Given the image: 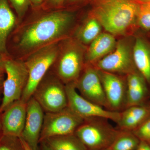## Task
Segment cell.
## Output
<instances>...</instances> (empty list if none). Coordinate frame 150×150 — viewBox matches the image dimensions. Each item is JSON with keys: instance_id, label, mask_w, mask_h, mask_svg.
I'll return each mask as SVG.
<instances>
[{"instance_id": "obj_36", "label": "cell", "mask_w": 150, "mask_h": 150, "mask_svg": "<svg viewBox=\"0 0 150 150\" xmlns=\"http://www.w3.org/2000/svg\"><path fill=\"white\" fill-rule=\"evenodd\" d=\"M2 112L0 111V135H3L1 121V116Z\"/></svg>"}, {"instance_id": "obj_30", "label": "cell", "mask_w": 150, "mask_h": 150, "mask_svg": "<svg viewBox=\"0 0 150 150\" xmlns=\"http://www.w3.org/2000/svg\"><path fill=\"white\" fill-rule=\"evenodd\" d=\"M19 138L24 150H33L24 140L21 137H19Z\"/></svg>"}, {"instance_id": "obj_27", "label": "cell", "mask_w": 150, "mask_h": 150, "mask_svg": "<svg viewBox=\"0 0 150 150\" xmlns=\"http://www.w3.org/2000/svg\"><path fill=\"white\" fill-rule=\"evenodd\" d=\"M136 150H150V144L147 142L140 141Z\"/></svg>"}, {"instance_id": "obj_15", "label": "cell", "mask_w": 150, "mask_h": 150, "mask_svg": "<svg viewBox=\"0 0 150 150\" xmlns=\"http://www.w3.org/2000/svg\"><path fill=\"white\" fill-rule=\"evenodd\" d=\"M127 108L145 104L150 100V90L144 78L138 71L126 76Z\"/></svg>"}, {"instance_id": "obj_8", "label": "cell", "mask_w": 150, "mask_h": 150, "mask_svg": "<svg viewBox=\"0 0 150 150\" xmlns=\"http://www.w3.org/2000/svg\"><path fill=\"white\" fill-rule=\"evenodd\" d=\"M78 46L76 44L66 46L54 63V73L65 85L75 83L84 68L82 53Z\"/></svg>"}, {"instance_id": "obj_33", "label": "cell", "mask_w": 150, "mask_h": 150, "mask_svg": "<svg viewBox=\"0 0 150 150\" xmlns=\"http://www.w3.org/2000/svg\"><path fill=\"white\" fill-rule=\"evenodd\" d=\"M42 142L41 150H53L47 144L46 142Z\"/></svg>"}, {"instance_id": "obj_26", "label": "cell", "mask_w": 150, "mask_h": 150, "mask_svg": "<svg viewBox=\"0 0 150 150\" xmlns=\"http://www.w3.org/2000/svg\"><path fill=\"white\" fill-rule=\"evenodd\" d=\"M66 0H46L42 6L43 8L57 9L60 8L64 5Z\"/></svg>"}, {"instance_id": "obj_14", "label": "cell", "mask_w": 150, "mask_h": 150, "mask_svg": "<svg viewBox=\"0 0 150 150\" xmlns=\"http://www.w3.org/2000/svg\"><path fill=\"white\" fill-rule=\"evenodd\" d=\"M27 112V103L21 99L10 105L2 112L3 135L20 137L24 129Z\"/></svg>"}, {"instance_id": "obj_39", "label": "cell", "mask_w": 150, "mask_h": 150, "mask_svg": "<svg viewBox=\"0 0 150 150\" xmlns=\"http://www.w3.org/2000/svg\"></svg>"}, {"instance_id": "obj_23", "label": "cell", "mask_w": 150, "mask_h": 150, "mask_svg": "<svg viewBox=\"0 0 150 150\" xmlns=\"http://www.w3.org/2000/svg\"><path fill=\"white\" fill-rule=\"evenodd\" d=\"M137 23L142 29L150 31V8L147 4H140Z\"/></svg>"}, {"instance_id": "obj_25", "label": "cell", "mask_w": 150, "mask_h": 150, "mask_svg": "<svg viewBox=\"0 0 150 150\" xmlns=\"http://www.w3.org/2000/svg\"><path fill=\"white\" fill-rule=\"evenodd\" d=\"M132 132L140 141L150 144V116L141 126Z\"/></svg>"}, {"instance_id": "obj_18", "label": "cell", "mask_w": 150, "mask_h": 150, "mask_svg": "<svg viewBox=\"0 0 150 150\" xmlns=\"http://www.w3.org/2000/svg\"><path fill=\"white\" fill-rule=\"evenodd\" d=\"M16 22V17L8 0H0V54L3 56L8 55L7 41Z\"/></svg>"}, {"instance_id": "obj_10", "label": "cell", "mask_w": 150, "mask_h": 150, "mask_svg": "<svg viewBox=\"0 0 150 150\" xmlns=\"http://www.w3.org/2000/svg\"><path fill=\"white\" fill-rule=\"evenodd\" d=\"M98 70L119 76H126L137 71L133 58V50L124 42H120L113 52L98 61Z\"/></svg>"}, {"instance_id": "obj_12", "label": "cell", "mask_w": 150, "mask_h": 150, "mask_svg": "<svg viewBox=\"0 0 150 150\" xmlns=\"http://www.w3.org/2000/svg\"><path fill=\"white\" fill-rule=\"evenodd\" d=\"M74 84L81 96L108 110L102 82L96 68L86 66Z\"/></svg>"}, {"instance_id": "obj_5", "label": "cell", "mask_w": 150, "mask_h": 150, "mask_svg": "<svg viewBox=\"0 0 150 150\" xmlns=\"http://www.w3.org/2000/svg\"><path fill=\"white\" fill-rule=\"evenodd\" d=\"M4 68L7 77L3 83V96L0 105L1 112L13 103L21 99L28 80V72L23 61L6 56Z\"/></svg>"}, {"instance_id": "obj_9", "label": "cell", "mask_w": 150, "mask_h": 150, "mask_svg": "<svg viewBox=\"0 0 150 150\" xmlns=\"http://www.w3.org/2000/svg\"><path fill=\"white\" fill-rule=\"evenodd\" d=\"M68 107L83 119L99 117L111 120L117 124L120 112L107 110L81 96L75 87L74 83L66 85Z\"/></svg>"}, {"instance_id": "obj_32", "label": "cell", "mask_w": 150, "mask_h": 150, "mask_svg": "<svg viewBox=\"0 0 150 150\" xmlns=\"http://www.w3.org/2000/svg\"><path fill=\"white\" fill-rule=\"evenodd\" d=\"M6 56H4L0 54V70L4 69V61L5 58Z\"/></svg>"}, {"instance_id": "obj_6", "label": "cell", "mask_w": 150, "mask_h": 150, "mask_svg": "<svg viewBox=\"0 0 150 150\" xmlns=\"http://www.w3.org/2000/svg\"><path fill=\"white\" fill-rule=\"evenodd\" d=\"M32 96L45 112H58L68 106L66 85L54 73H47Z\"/></svg>"}, {"instance_id": "obj_24", "label": "cell", "mask_w": 150, "mask_h": 150, "mask_svg": "<svg viewBox=\"0 0 150 150\" xmlns=\"http://www.w3.org/2000/svg\"><path fill=\"white\" fill-rule=\"evenodd\" d=\"M10 4L15 11L19 20H21L25 15L30 6V0H8Z\"/></svg>"}, {"instance_id": "obj_20", "label": "cell", "mask_w": 150, "mask_h": 150, "mask_svg": "<svg viewBox=\"0 0 150 150\" xmlns=\"http://www.w3.org/2000/svg\"><path fill=\"white\" fill-rule=\"evenodd\" d=\"M43 142L53 150H88L75 134L50 137Z\"/></svg>"}, {"instance_id": "obj_1", "label": "cell", "mask_w": 150, "mask_h": 150, "mask_svg": "<svg viewBox=\"0 0 150 150\" xmlns=\"http://www.w3.org/2000/svg\"><path fill=\"white\" fill-rule=\"evenodd\" d=\"M74 20L73 13L54 10L37 19L20 35L18 47L25 53L32 52L57 42L65 35Z\"/></svg>"}, {"instance_id": "obj_4", "label": "cell", "mask_w": 150, "mask_h": 150, "mask_svg": "<svg viewBox=\"0 0 150 150\" xmlns=\"http://www.w3.org/2000/svg\"><path fill=\"white\" fill-rule=\"evenodd\" d=\"M109 121L99 117L84 119L74 134L88 150L109 149L119 131Z\"/></svg>"}, {"instance_id": "obj_19", "label": "cell", "mask_w": 150, "mask_h": 150, "mask_svg": "<svg viewBox=\"0 0 150 150\" xmlns=\"http://www.w3.org/2000/svg\"><path fill=\"white\" fill-rule=\"evenodd\" d=\"M91 43L87 54V61L89 64L111 52L116 43L114 37L108 33L100 34Z\"/></svg>"}, {"instance_id": "obj_29", "label": "cell", "mask_w": 150, "mask_h": 150, "mask_svg": "<svg viewBox=\"0 0 150 150\" xmlns=\"http://www.w3.org/2000/svg\"><path fill=\"white\" fill-rule=\"evenodd\" d=\"M5 70H0V96L1 92L3 93V86L4 83V76Z\"/></svg>"}, {"instance_id": "obj_28", "label": "cell", "mask_w": 150, "mask_h": 150, "mask_svg": "<svg viewBox=\"0 0 150 150\" xmlns=\"http://www.w3.org/2000/svg\"><path fill=\"white\" fill-rule=\"evenodd\" d=\"M31 5L34 7L42 6L46 0H30Z\"/></svg>"}, {"instance_id": "obj_22", "label": "cell", "mask_w": 150, "mask_h": 150, "mask_svg": "<svg viewBox=\"0 0 150 150\" xmlns=\"http://www.w3.org/2000/svg\"><path fill=\"white\" fill-rule=\"evenodd\" d=\"M101 25L95 18H92L84 25L79 30L78 38L83 43H88L92 42L100 35Z\"/></svg>"}, {"instance_id": "obj_34", "label": "cell", "mask_w": 150, "mask_h": 150, "mask_svg": "<svg viewBox=\"0 0 150 150\" xmlns=\"http://www.w3.org/2000/svg\"><path fill=\"white\" fill-rule=\"evenodd\" d=\"M139 4H146L150 2V0H134Z\"/></svg>"}, {"instance_id": "obj_37", "label": "cell", "mask_w": 150, "mask_h": 150, "mask_svg": "<svg viewBox=\"0 0 150 150\" xmlns=\"http://www.w3.org/2000/svg\"><path fill=\"white\" fill-rule=\"evenodd\" d=\"M146 4H147L149 6V7L150 8V2L148 3H146Z\"/></svg>"}, {"instance_id": "obj_31", "label": "cell", "mask_w": 150, "mask_h": 150, "mask_svg": "<svg viewBox=\"0 0 150 150\" xmlns=\"http://www.w3.org/2000/svg\"><path fill=\"white\" fill-rule=\"evenodd\" d=\"M0 150H16L11 146L6 144H2L0 145Z\"/></svg>"}, {"instance_id": "obj_21", "label": "cell", "mask_w": 150, "mask_h": 150, "mask_svg": "<svg viewBox=\"0 0 150 150\" xmlns=\"http://www.w3.org/2000/svg\"><path fill=\"white\" fill-rule=\"evenodd\" d=\"M119 130L118 135L109 149L110 150H136L140 140L132 131Z\"/></svg>"}, {"instance_id": "obj_11", "label": "cell", "mask_w": 150, "mask_h": 150, "mask_svg": "<svg viewBox=\"0 0 150 150\" xmlns=\"http://www.w3.org/2000/svg\"><path fill=\"white\" fill-rule=\"evenodd\" d=\"M98 70L107 100L108 110L121 112L127 108L126 77Z\"/></svg>"}, {"instance_id": "obj_16", "label": "cell", "mask_w": 150, "mask_h": 150, "mask_svg": "<svg viewBox=\"0 0 150 150\" xmlns=\"http://www.w3.org/2000/svg\"><path fill=\"white\" fill-rule=\"evenodd\" d=\"M150 116V100L145 104L130 106L120 112L117 128L123 131H134Z\"/></svg>"}, {"instance_id": "obj_35", "label": "cell", "mask_w": 150, "mask_h": 150, "mask_svg": "<svg viewBox=\"0 0 150 150\" xmlns=\"http://www.w3.org/2000/svg\"><path fill=\"white\" fill-rule=\"evenodd\" d=\"M80 1L81 0H66L64 4H72V3L77 2Z\"/></svg>"}, {"instance_id": "obj_13", "label": "cell", "mask_w": 150, "mask_h": 150, "mask_svg": "<svg viewBox=\"0 0 150 150\" xmlns=\"http://www.w3.org/2000/svg\"><path fill=\"white\" fill-rule=\"evenodd\" d=\"M45 112L37 100L31 97L27 102V112L21 137L33 150H38Z\"/></svg>"}, {"instance_id": "obj_38", "label": "cell", "mask_w": 150, "mask_h": 150, "mask_svg": "<svg viewBox=\"0 0 150 150\" xmlns=\"http://www.w3.org/2000/svg\"><path fill=\"white\" fill-rule=\"evenodd\" d=\"M110 150V149H103V150Z\"/></svg>"}, {"instance_id": "obj_3", "label": "cell", "mask_w": 150, "mask_h": 150, "mask_svg": "<svg viewBox=\"0 0 150 150\" xmlns=\"http://www.w3.org/2000/svg\"><path fill=\"white\" fill-rule=\"evenodd\" d=\"M60 48L57 42L51 43L31 52L24 63L28 72L27 85L21 99L27 103L35 89L54 64Z\"/></svg>"}, {"instance_id": "obj_7", "label": "cell", "mask_w": 150, "mask_h": 150, "mask_svg": "<svg viewBox=\"0 0 150 150\" xmlns=\"http://www.w3.org/2000/svg\"><path fill=\"white\" fill-rule=\"evenodd\" d=\"M83 121L68 106L58 112H45L40 142L50 137L74 134Z\"/></svg>"}, {"instance_id": "obj_2", "label": "cell", "mask_w": 150, "mask_h": 150, "mask_svg": "<svg viewBox=\"0 0 150 150\" xmlns=\"http://www.w3.org/2000/svg\"><path fill=\"white\" fill-rule=\"evenodd\" d=\"M140 5L134 0H99L94 15L108 32L121 34L137 22Z\"/></svg>"}, {"instance_id": "obj_17", "label": "cell", "mask_w": 150, "mask_h": 150, "mask_svg": "<svg viewBox=\"0 0 150 150\" xmlns=\"http://www.w3.org/2000/svg\"><path fill=\"white\" fill-rule=\"evenodd\" d=\"M133 58L137 71L144 78L150 90V42L143 36L135 38Z\"/></svg>"}]
</instances>
